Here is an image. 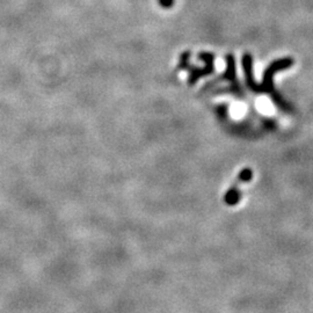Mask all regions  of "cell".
Here are the masks:
<instances>
[]
</instances>
